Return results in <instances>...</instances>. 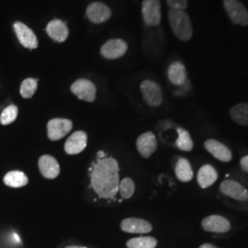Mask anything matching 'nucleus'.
I'll use <instances>...</instances> for the list:
<instances>
[{"mask_svg":"<svg viewBox=\"0 0 248 248\" xmlns=\"http://www.w3.org/2000/svg\"><path fill=\"white\" fill-rule=\"evenodd\" d=\"M119 164L112 157L98 159L91 172V186L102 199H112L119 192Z\"/></svg>","mask_w":248,"mask_h":248,"instance_id":"f257e3e1","label":"nucleus"},{"mask_svg":"<svg viewBox=\"0 0 248 248\" xmlns=\"http://www.w3.org/2000/svg\"><path fill=\"white\" fill-rule=\"evenodd\" d=\"M169 19L172 31L178 40L182 42H188L192 38V23L185 10L170 9L169 11Z\"/></svg>","mask_w":248,"mask_h":248,"instance_id":"f03ea898","label":"nucleus"},{"mask_svg":"<svg viewBox=\"0 0 248 248\" xmlns=\"http://www.w3.org/2000/svg\"><path fill=\"white\" fill-rule=\"evenodd\" d=\"M222 4L233 24L248 26V10L240 0H223Z\"/></svg>","mask_w":248,"mask_h":248,"instance_id":"7ed1b4c3","label":"nucleus"},{"mask_svg":"<svg viewBox=\"0 0 248 248\" xmlns=\"http://www.w3.org/2000/svg\"><path fill=\"white\" fill-rule=\"evenodd\" d=\"M142 98L150 107H159L163 102V94L159 85L153 80H144L140 86Z\"/></svg>","mask_w":248,"mask_h":248,"instance_id":"20e7f679","label":"nucleus"},{"mask_svg":"<svg viewBox=\"0 0 248 248\" xmlns=\"http://www.w3.org/2000/svg\"><path fill=\"white\" fill-rule=\"evenodd\" d=\"M142 16L146 26H158L162 18L160 0H142Z\"/></svg>","mask_w":248,"mask_h":248,"instance_id":"39448f33","label":"nucleus"},{"mask_svg":"<svg viewBox=\"0 0 248 248\" xmlns=\"http://www.w3.org/2000/svg\"><path fill=\"white\" fill-rule=\"evenodd\" d=\"M73 124L70 120L55 118L47 124V136L51 141H59L71 132Z\"/></svg>","mask_w":248,"mask_h":248,"instance_id":"423d86ee","label":"nucleus"},{"mask_svg":"<svg viewBox=\"0 0 248 248\" xmlns=\"http://www.w3.org/2000/svg\"><path fill=\"white\" fill-rule=\"evenodd\" d=\"M71 92L79 99L93 102L96 99L97 88L93 82L86 78H80L72 84Z\"/></svg>","mask_w":248,"mask_h":248,"instance_id":"0eeeda50","label":"nucleus"},{"mask_svg":"<svg viewBox=\"0 0 248 248\" xmlns=\"http://www.w3.org/2000/svg\"><path fill=\"white\" fill-rule=\"evenodd\" d=\"M128 51V45L122 39H111L102 45L101 55L108 60H114L123 57Z\"/></svg>","mask_w":248,"mask_h":248,"instance_id":"6e6552de","label":"nucleus"},{"mask_svg":"<svg viewBox=\"0 0 248 248\" xmlns=\"http://www.w3.org/2000/svg\"><path fill=\"white\" fill-rule=\"evenodd\" d=\"M13 28L20 45L23 47L31 50H33L38 47L39 45L38 39L31 29H30L29 27L20 21L15 22Z\"/></svg>","mask_w":248,"mask_h":248,"instance_id":"1a4fd4ad","label":"nucleus"},{"mask_svg":"<svg viewBox=\"0 0 248 248\" xmlns=\"http://www.w3.org/2000/svg\"><path fill=\"white\" fill-rule=\"evenodd\" d=\"M220 190L222 194L236 201L245 202L248 200V189L235 180L226 179L222 181L220 186Z\"/></svg>","mask_w":248,"mask_h":248,"instance_id":"9d476101","label":"nucleus"},{"mask_svg":"<svg viewBox=\"0 0 248 248\" xmlns=\"http://www.w3.org/2000/svg\"><path fill=\"white\" fill-rule=\"evenodd\" d=\"M156 137L152 132L141 134L136 141V148L143 158H149L157 149Z\"/></svg>","mask_w":248,"mask_h":248,"instance_id":"9b49d317","label":"nucleus"},{"mask_svg":"<svg viewBox=\"0 0 248 248\" xmlns=\"http://www.w3.org/2000/svg\"><path fill=\"white\" fill-rule=\"evenodd\" d=\"M202 226L206 232L218 233L227 232L231 229L230 222L226 218L216 214L204 218L202 222Z\"/></svg>","mask_w":248,"mask_h":248,"instance_id":"f8f14e48","label":"nucleus"},{"mask_svg":"<svg viewBox=\"0 0 248 248\" xmlns=\"http://www.w3.org/2000/svg\"><path fill=\"white\" fill-rule=\"evenodd\" d=\"M87 17L92 23L100 24L110 18L111 10L101 2H93L87 8Z\"/></svg>","mask_w":248,"mask_h":248,"instance_id":"ddd939ff","label":"nucleus"},{"mask_svg":"<svg viewBox=\"0 0 248 248\" xmlns=\"http://www.w3.org/2000/svg\"><path fill=\"white\" fill-rule=\"evenodd\" d=\"M88 143V135L83 131L72 133L64 143V151L67 155H74L85 150Z\"/></svg>","mask_w":248,"mask_h":248,"instance_id":"4468645a","label":"nucleus"},{"mask_svg":"<svg viewBox=\"0 0 248 248\" xmlns=\"http://www.w3.org/2000/svg\"><path fill=\"white\" fill-rule=\"evenodd\" d=\"M204 147L216 159L223 163H228L232 158V155L230 149L226 145H224L223 143L217 140H214V139L207 140L204 142Z\"/></svg>","mask_w":248,"mask_h":248,"instance_id":"2eb2a0df","label":"nucleus"},{"mask_svg":"<svg viewBox=\"0 0 248 248\" xmlns=\"http://www.w3.org/2000/svg\"><path fill=\"white\" fill-rule=\"evenodd\" d=\"M38 166L41 174L47 179H54L60 174V166L52 155H45L39 158Z\"/></svg>","mask_w":248,"mask_h":248,"instance_id":"dca6fc26","label":"nucleus"},{"mask_svg":"<svg viewBox=\"0 0 248 248\" xmlns=\"http://www.w3.org/2000/svg\"><path fill=\"white\" fill-rule=\"evenodd\" d=\"M121 229L129 233H148L153 230V226L143 219L127 218L121 222Z\"/></svg>","mask_w":248,"mask_h":248,"instance_id":"f3484780","label":"nucleus"},{"mask_svg":"<svg viewBox=\"0 0 248 248\" xmlns=\"http://www.w3.org/2000/svg\"><path fill=\"white\" fill-rule=\"evenodd\" d=\"M48 36L56 43H63L69 35V30L66 24L60 19H53L46 27Z\"/></svg>","mask_w":248,"mask_h":248,"instance_id":"a211bd4d","label":"nucleus"},{"mask_svg":"<svg viewBox=\"0 0 248 248\" xmlns=\"http://www.w3.org/2000/svg\"><path fill=\"white\" fill-rule=\"evenodd\" d=\"M218 179L217 170L213 168L212 165H204L202 166L197 175V180L199 185L202 188H207L213 185Z\"/></svg>","mask_w":248,"mask_h":248,"instance_id":"6ab92c4d","label":"nucleus"},{"mask_svg":"<svg viewBox=\"0 0 248 248\" xmlns=\"http://www.w3.org/2000/svg\"><path fill=\"white\" fill-rule=\"evenodd\" d=\"M169 79L175 86H182L186 80V70L185 65L182 62H172L168 69Z\"/></svg>","mask_w":248,"mask_h":248,"instance_id":"aec40b11","label":"nucleus"},{"mask_svg":"<svg viewBox=\"0 0 248 248\" xmlns=\"http://www.w3.org/2000/svg\"><path fill=\"white\" fill-rule=\"evenodd\" d=\"M175 173L177 179L181 182H189L194 177V173L189 161L184 157L177 160V165L175 167Z\"/></svg>","mask_w":248,"mask_h":248,"instance_id":"412c9836","label":"nucleus"},{"mask_svg":"<svg viewBox=\"0 0 248 248\" xmlns=\"http://www.w3.org/2000/svg\"><path fill=\"white\" fill-rule=\"evenodd\" d=\"M3 181L6 186L18 188V187L26 186L29 183V178L23 172L14 170L7 173L3 178Z\"/></svg>","mask_w":248,"mask_h":248,"instance_id":"4be33fe9","label":"nucleus"},{"mask_svg":"<svg viewBox=\"0 0 248 248\" xmlns=\"http://www.w3.org/2000/svg\"><path fill=\"white\" fill-rule=\"evenodd\" d=\"M232 120L242 126H248V103L243 102L231 108Z\"/></svg>","mask_w":248,"mask_h":248,"instance_id":"5701e85b","label":"nucleus"},{"mask_svg":"<svg viewBox=\"0 0 248 248\" xmlns=\"http://www.w3.org/2000/svg\"><path fill=\"white\" fill-rule=\"evenodd\" d=\"M157 240L152 236H140L129 240L126 243L128 248H155Z\"/></svg>","mask_w":248,"mask_h":248,"instance_id":"b1692460","label":"nucleus"},{"mask_svg":"<svg viewBox=\"0 0 248 248\" xmlns=\"http://www.w3.org/2000/svg\"><path fill=\"white\" fill-rule=\"evenodd\" d=\"M177 134H178V138L176 142L177 148L179 150L185 151V152H190L192 150L194 143L189 133L183 128H178Z\"/></svg>","mask_w":248,"mask_h":248,"instance_id":"393cba45","label":"nucleus"},{"mask_svg":"<svg viewBox=\"0 0 248 248\" xmlns=\"http://www.w3.org/2000/svg\"><path fill=\"white\" fill-rule=\"evenodd\" d=\"M38 89V80L34 78H26L20 85V95L24 98H31L35 94Z\"/></svg>","mask_w":248,"mask_h":248,"instance_id":"a878e982","label":"nucleus"},{"mask_svg":"<svg viewBox=\"0 0 248 248\" xmlns=\"http://www.w3.org/2000/svg\"><path fill=\"white\" fill-rule=\"evenodd\" d=\"M18 114V107L9 105L5 108L0 115V124L2 125H9L14 123Z\"/></svg>","mask_w":248,"mask_h":248,"instance_id":"bb28decb","label":"nucleus"},{"mask_svg":"<svg viewBox=\"0 0 248 248\" xmlns=\"http://www.w3.org/2000/svg\"><path fill=\"white\" fill-rule=\"evenodd\" d=\"M135 191V185L132 178L125 177L119 185V192L124 199H130Z\"/></svg>","mask_w":248,"mask_h":248,"instance_id":"cd10ccee","label":"nucleus"},{"mask_svg":"<svg viewBox=\"0 0 248 248\" xmlns=\"http://www.w3.org/2000/svg\"><path fill=\"white\" fill-rule=\"evenodd\" d=\"M167 3L169 7H170V9L177 10H185L188 5L187 0H167Z\"/></svg>","mask_w":248,"mask_h":248,"instance_id":"c85d7f7f","label":"nucleus"},{"mask_svg":"<svg viewBox=\"0 0 248 248\" xmlns=\"http://www.w3.org/2000/svg\"><path fill=\"white\" fill-rule=\"evenodd\" d=\"M240 167L245 172L248 173V155H246L241 158L240 161Z\"/></svg>","mask_w":248,"mask_h":248,"instance_id":"c756f323","label":"nucleus"},{"mask_svg":"<svg viewBox=\"0 0 248 248\" xmlns=\"http://www.w3.org/2000/svg\"><path fill=\"white\" fill-rule=\"evenodd\" d=\"M199 248H218L215 246H213L212 244H209V243H206V244H202L201 247Z\"/></svg>","mask_w":248,"mask_h":248,"instance_id":"7c9ffc66","label":"nucleus"},{"mask_svg":"<svg viewBox=\"0 0 248 248\" xmlns=\"http://www.w3.org/2000/svg\"><path fill=\"white\" fill-rule=\"evenodd\" d=\"M105 153L104 152H102V151H100V152H98V159H103V158H105Z\"/></svg>","mask_w":248,"mask_h":248,"instance_id":"2f4dec72","label":"nucleus"},{"mask_svg":"<svg viewBox=\"0 0 248 248\" xmlns=\"http://www.w3.org/2000/svg\"><path fill=\"white\" fill-rule=\"evenodd\" d=\"M64 248H87L85 247H79V246H69V247H66Z\"/></svg>","mask_w":248,"mask_h":248,"instance_id":"473e14b6","label":"nucleus"}]
</instances>
